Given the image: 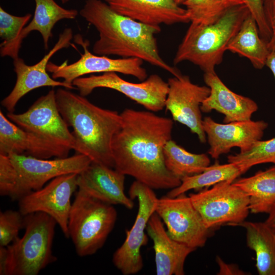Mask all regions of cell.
Here are the masks:
<instances>
[{
  "label": "cell",
  "instance_id": "obj_1",
  "mask_svg": "<svg viewBox=\"0 0 275 275\" xmlns=\"http://www.w3.org/2000/svg\"><path fill=\"white\" fill-rule=\"evenodd\" d=\"M122 125L114 135V169L153 189H173L181 180L166 167L163 150L171 140L173 120L151 111L125 109Z\"/></svg>",
  "mask_w": 275,
  "mask_h": 275
},
{
  "label": "cell",
  "instance_id": "obj_2",
  "mask_svg": "<svg viewBox=\"0 0 275 275\" xmlns=\"http://www.w3.org/2000/svg\"><path fill=\"white\" fill-rule=\"evenodd\" d=\"M79 15L98 33L94 54L135 58L162 69L174 76L181 74L160 56L155 35L160 26L150 25L122 15L102 0H86Z\"/></svg>",
  "mask_w": 275,
  "mask_h": 275
},
{
  "label": "cell",
  "instance_id": "obj_3",
  "mask_svg": "<svg viewBox=\"0 0 275 275\" xmlns=\"http://www.w3.org/2000/svg\"><path fill=\"white\" fill-rule=\"evenodd\" d=\"M59 111L73 129V149L92 162L114 169L112 143L122 125L121 114L104 109L62 87L56 91Z\"/></svg>",
  "mask_w": 275,
  "mask_h": 275
},
{
  "label": "cell",
  "instance_id": "obj_4",
  "mask_svg": "<svg viewBox=\"0 0 275 275\" xmlns=\"http://www.w3.org/2000/svg\"><path fill=\"white\" fill-rule=\"evenodd\" d=\"M249 14L242 4L231 8L213 23L191 22L178 46L174 64L188 61L204 73H215V67L222 63L229 44Z\"/></svg>",
  "mask_w": 275,
  "mask_h": 275
},
{
  "label": "cell",
  "instance_id": "obj_5",
  "mask_svg": "<svg viewBox=\"0 0 275 275\" xmlns=\"http://www.w3.org/2000/svg\"><path fill=\"white\" fill-rule=\"evenodd\" d=\"M56 224L44 212L24 215L22 237L0 247V274L37 275L55 262L52 246Z\"/></svg>",
  "mask_w": 275,
  "mask_h": 275
},
{
  "label": "cell",
  "instance_id": "obj_6",
  "mask_svg": "<svg viewBox=\"0 0 275 275\" xmlns=\"http://www.w3.org/2000/svg\"><path fill=\"white\" fill-rule=\"evenodd\" d=\"M117 218L113 205L98 200L78 189L68 218L69 238L77 254L86 257L96 253L104 244Z\"/></svg>",
  "mask_w": 275,
  "mask_h": 275
},
{
  "label": "cell",
  "instance_id": "obj_7",
  "mask_svg": "<svg viewBox=\"0 0 275 275\" xmlns=\"http://www.w3.org/2000/svg\"><path fill=\"white\" fill-rule=\"evenodd\" d=\"M189 197L210 229L225 224L237 226L250 211L249 197L230 181L221 182Z\"/></svg>",
  "mask_w": 275,
  "mask_h": 275
},
{
  "label": "cell",
  "instance_id": "obj_8",
  "mask_svg": "<svg viewBox=\"0 0 275 275\" xmlns=\"http://www.w3.org/2000/svg\"><path fill=\"white\" fill-rule=\"evenodd\" d=\"M128 194L133 200H138V213L133 226L126 231L124 242L115 252L112 259L115 266L124 275L136 274L143 268L141 249L148 242L145 230L155 212L158 200L153 189L136 180L131 184Z\"/></svg>",
  "mask_w": 275,
  "mask_h": 275
},
{
  "label": "cell",
  "instance_id": "obj_9",
  "mask_svg": "<svg viewBox=\"0 0 275 275\" xmlns=\"http://www.w3.org/2000/svg\"><path fill=\"white\" fill-rule=\"evenodd\" d=\"M72 85L84 97L98 88L116 90L153 112L165 107L169 90L168 82L157 74H152L141 82L134 83L123 79L116 72H106L78 77Z\"/></svg>",
  "mask_w": 275,
  "mask_h": 275
},
{
  "label": "cell",
  "instance_id": "obj_10",
  "mask_svg": "<svg viewBox=\"0 0 275 275\" xmlns=\"http://www.w3.org/2000/svg\"><path fill=\"white\" fill-rule=\"evenodd\" d=\"M155 212L173 239L195 250L205 244L211 229L206 226L185 193L174 198L166 196L158 199Z\"/></svg>",
  "mask_w": 275,
  "mask_h": 275
},
{
  "label": "cell",
  "instance_id": "obj_11",
  "mask_svg": "<svg viewBox=\"0 0 275 275\" xmlns=\"http://www.w3.org/2000/svg\"><path fill=\"white\" fill-rule=\"evenodd\" d=\"M7 117L26 131L58 146L73 149L74 137L59 111L53 89L39 97L26 112H8Z\"/></svg>",
  "mask_w": 275,
  "mask_h": 275
},
{
  "label": "cell",
  "instance_id": "obj_12",
  "mask_svg": "<svg viewBox=\"0 0 275 275\" xmlns=\"http://www.w3.org/2000/svg\"><path fill=\"white\" fill-rule=\"evenodd\" d=\"M75 42L84 49V53L76 62L68 64L66 61L61 65L49 62L47 71L54 79H62L66 83L73 85V80L84 75L95 73L116 72L131 75L143 81L147 78V72L143 66L144 61L135 58L113 59L91 52L89 42L80 35L75 37Z\"/></svg>",
  "mask_w": 275,
  "mask_h": 275
},
{
  "label": "cell",
  "instance_id": "obj_13",
  "mask_svg": "<svg viewBox=\"0 0 275 275\" xmlns=\"http://www.w3.org/2000/svg\"><path fill=\"white\" fill-rule=\"evenodd\" d=\"M8 156L18 174L19 200L41 188L48 181L57 177L81 173L92 162L88 156L80 153L54 159L38 158L24 154H10Z\"/></svg>",
  "mask_w": 275,
  "mask_h": 275
},
{
  "label": "cell",
  "instance_id": "obj_14",
  "mask_svg": "<svg viewBox=\"0 0 275 275\" xmlns=\"http://www.w3.org/2000/svg\"><path fill=\"white\" fill-rule=\"evenodd\" d=\"M77 174L57 177L45 186L25 195L19 201V210L23 215L41 212L51 216L69 238L68 218L71 198L78 188Z\"/></svg>",
  "mask_w": 275,
  "mask_h": 275
},
{
  "label": "cell",
  "instance_id": "obj_15",
  "mask_svg": "<svg viewBox=\"0 0 275 275\" xmlns=\"http://www.w3.org/2000/svg\"><path fill=\"white\" fill-rule=\"evenodd\" d=\"M73 31L68 28L59 36L53 47L38 63L28 65L18 57L13 60L14 71L16 81L12 90L1 101V105L9 113H13L19 100L31 91L42 87H59L68 90L76 89L73 85L59 81L50 77L48 73L47 65L50 59L60 50L69 47L72 44Z\"/></svg>",
  "mask_w": 275,
  "mask_h": 275
},
{
  "label": "cell",
  "instance_id": "obj_16",
  "mask_svg": "<svg viewBox=\"0 0 275 275\" xmlns=\"http://www.w3.org/2000/svg\"><path fill=\"white\" fill-rule=\"evenodd\" d=\"M168 83L165 107L174 121L187 126L201 143H205L206 135L202 125L201 105L209 95L210 88L195 84L188 76L182 74L169 78Z\"/></svg>",
  "mask_w": 275,
  "mask_h": 275
},
{
  "label": "cell",
  "instance_id": "obj_17",
  "mask_svg": "<svg viewBox=\"0 0 275 275\" xmlns=\"http://www.w3.org/2000/svg\"><path fill=\"white\" fill-rule=\"evenodd\" d=\"M202 125L210 146L208 153L215 159L233 147L239 148L240 152L249 150L256 142L261 140L268 126L264 121L251 120L221 124L210 117L203 119Z\"/></svg>",
  "mask_w": 275,
  "mask_h": 275
},
{
  "label": "cell",
  "instance_id": "obj_18",
  "mask_svg": "<svg viewBox=\"0 0 275 275\" xmlns=\"http://www.w3.org/2000/svg\"><path fill=\"white\" fill-rule=\"evenodd\" d=\"M70 151L23 129L0 111V154H24L49 159L68 157Z\"/></svg>",
  "mask_w": 275,
  "mask_h": 275
},
{
  "label": "cell",
  "instance_id": "obj_19",
  "mask_svg": "<svg viewBox=\"0 0 275 275\" xmlns=\"http://www.w3.org/2000/svg\"><path fill=\"white\" fill-rule=\"evenodd\" d=\"M116 12L150 25L190 22L185 8L175 0H103Z\"/></svg>",
  "mask_w": 275,
  "mask_h": 275
},
{
  "label": "cell",
  "instance_id": "obj_20",
  "mask_svg": "<svg viewBox=\"0 0 275 275\" xmlns=\"http://www.w3.org/2000/svg\"><path fill=\"white\" fill-rule=\"evenodd\" d=\"M113 169L91 162L78 175V189L105 203L131 209L133 200L124 193L125 175Z\"/></svg>",
  "mask_w": 275,
  "mask_h": 275
},
{
  "label": "cell",
  "instance_id": "obj_21",
  "mask_svg": "<svg viewBox=\"0 0 275 275\" xmlns=\"http://www.w3.org/2000/svg\"><path fill=\"white\" fill-rule=\"evenodd\" d=\"M203 78L210 93L201 105V112L216 111L225 116L224 123L251 120L258 109L253 100L230 90L216 73H204Z\"/></svg>",
  "mask_w": 275,
  "mask_h": 275
},
{
  "label": "cell",
  "instance_id": "obj_22",
  "mask_svg": "<svg viewBox=\"0 0 275 275\" xmlns=\"http://www.w3.org/2000/svg\"><path fill=\"white\" fill-rule=\"evenodd\" d=\"M163 223L155 212L150 217L146 228L153 242L156 274L183 275L185 260L195 250L173 239Z\"/></svg>",
  "mask_w": 275,
  "mask_h": 275
},
{
  "label": "cell",
  "instance_id": "obj_23",
  "mask_svg": "<svg viewBox=\"0 0 275 275\" xmlns=\"http://www.w3.org/2000/svg\"><path fill=\"white\" fill-rule=\"evenodd\" d=\"M35 9L31 22L22 30L16 41L8 48L0 50L1 57H9L13 60L19 57L23 40L33 31L41 35L45 49L48 48L49 39L52 38L55 24L63 19H74L79 14L74 9H65L54 0H34Z\"/></svg>",
  "mask_w": 275,
  "mask_h": 275
},
{
  "label": "cell",
  "instance_id": "obj_24",
  "mask_svg": "<svg viewBox=\"0 0 275 275\" xmlns=\"http://www.w3.org/2000/svg\"><path fill=\"white\" fill-rule=\"evenodd\" d=\"M246 230L248 246L256 254L260 275H275V232L265 222L243 221L237 226Z\"/></svg>",
  "mask_w": 275,
  "mask_h": 275
},
{
  "label": "cell",
  "instance_id": "obj_25",
  "mask_svg": "<svg viewBox=\"0 0 275 275\" xmlns=\"http://www.w3.org/2000/svg\"><path fill=\"white\" fill-rule=\"evenodd\" d=\"M227 50L248 59L258 69L266 65L269 53L267 43L261 37L255 20L250 13L229 44Z\"/></svg>",
  "mask_w": 275,
  "mask_h": 275
},
{
  "label": "cell",
  "instance_id": "obj_26",
  "mask_svg": "<svg viewBox=\"0 0 275 275\" xmlns=\"http://www.w3.org/2000/svg\"><path fill=\"white\" fill-rule=\"evenodd\" d=\"M233 183L249 197L251 212L268 213L275 205V166Z\"/></svg>",
  "mask_w": 275,
  "mask_h": 275
},
{
  "label": "cell",
  "instance_id": "obj_27",
  "mask_svg": "<svg viewBox=\"0 0 275 275\" xmlns=\"http://www.w3.org/2000/svg\"><path fill=\"white\" fill-rule=\"evenodd\" d=\"M241 174L239 168L234 163L221 164L216 162L199 174L182 178L180 185L171 189L167 196L174 198L189 190L208 187L222 181L233 182Z\"/></svg>",
  "mask_w": 275,
  "mask_h": 275
},
{
  "label": "cell",
  "instance_id": "obj_28",
  "mask_svg": "<svg viewBox=\"0 0 275 275\" xmlns=\"http://www.w3.org/2000/svg\"><path fill=\"white\" fill-rule=\"evenodd\" d=\"M163 155L167 168L181 180L202 172L210 163L206 154L190 153L172 139L167 143Z\"/></svg>",
  "mask_w": 275,
  "mask_h": 275
},
{
  "label": "cell",
  "instance_id": "obj_29",
  "mask_svg": "<svg viewBox=\"0 0 275 275\" xmlns=\"http://www.w3.org/2000/svg\"><path fill=\"white\" fill-rule=\"evenodd\" d=\"M242 4L240 0H184L182 5L185 7L190 22L208 24Z\"/></svg>",
  "mask_w": 275,
  "mask_h": 275
},
{
  "label": "cell",
  "instance_id": "obj_30",
  "mask_svg": "<svg viewBox=\"0 0 275 275\" xmlns=\"http://www.w3.org/2000/svg\"><path fill=\"white\" fill-rule=\"evenodd\" d=\"M228 161L238 166L242 174L257 164H275V138L256 142L248 151L228 156Z\"/></svg>",
  "mask_w": 275,
  "mask_h": 275
},
{
  "label": "cell",
  "instance_id": "obj_31",
  "mask_svg": "<svg viewBox=\"0 0 275 275\" xmlns=\"http://www.w3.org/2000/svg\"><path fill=\"white\" fill-rule=\"evenodd\" d=\"M32 17L30 13L13 15L0 7V37L3 40L0 50L8 48L16 41Z\"/></svg>",
  "mask_w": 275,
  "mask_h": 275
},
{
  "label": "cell",
  "instance_id": "obj_32",
  "mask_svg": "<svg viewBox=\"0 0 275 275\" xmlns=\"http://www.w3.org/2000/svg\"><path fill=\"white\" fill-rule=\"evenodd\" d=\"M24 218L19 210L0 212V246H7L18 237L20 230L24 228Z\"/></svg>",
  "mask_w": 275,
  "mask_h": 275
},
{
  "label": "cell",
  "instance_id": "obj_33",
  "mask_svg": "<svg viewBox=\"0 0 275 275\" xmlns=\"http://www.w3.org/2000/svg\"><path fill=\"white\" fill-rule=\"evenodd\" d=\"M0 195L19 200L17 172L8 156L0 154Z\"/></svg>",
  "mask_w": 275,
  "mask_h": 275
},
{
  "label": "cell",
  "instance_id": "obj_34",
  "mask_svg": "<svg viewBox=\"0 0 275 275\" xmlns=\"http://www.w3.org/2000/svg\"><path fill=\"white\" fill-rule=\"evenodd\" d=\"M248 8L250 14L255 20L261 38L267 43L271 37L262 0H240Z\"/></svg>",
  "mask_w": 275,
  "mask_h": 275
},
{
  "label": "cell",
  "instance_id": "obj_35",
  "mask_svg": "<svg viewBox=\"0 0 275 275\" xmlns=\"http://www.w3.org/2000/svg\"><path fill=\"white\" fill-rule=\"evenodd\" d=\"M263 6L266 17L270 28L271 37L267 43L269 51L275 50V0H264Z\"/></svg>",
  "mask_w": 275,
  "mask_h": 275
},
{
  "label": "cell",
  "instance_id": "obj_36",
  "mask_svg": "<svg viewBox=\"0 0 275 275\" xmlns=\"http://www.w3.org/2000/svg\"><path fill=\"white\" fill-rule=\"evenodd\" d=\"M216 261L219 266L218 274H245L237 266L225 263L219 257L217 256Z\"/></svg>",
  "mask_w": 275,
  "mask_h": 275
},
{
  "label": "cell",
  "instance_id": "obj_37",
  "mask_svg": "<svg viewBox=\"0 0 275 275\" xmlns=\"http://www.w3.org/2000/svg\"><path fill=\"white\" fill-rule=\"evenodd\" d=\"M265 66L271 70L275 79V50L269 52Z\"/></svg>",
  "mask_w": 275,
  "mask_h": 275
},
{
  "label": "cell",
  "instance_id": "obj_38",
  "mask_svg": "<svg viewBox=\"0 0 275 275\" xmlns=\"http://www.w3.org/2000/svg\"><path fill=\"white\" fill-rule=\"evenodd\" d=\"M268 214V217L265 223L275 232V205Z\"/></svg>",
  "mask_w": 275,
  "mask_h": 275
},
{
  "label": "cell",
  "instance_id": "obj_39",
  "mask_svg": "<svg viewBox=\"0 0 275 275\" xmlns=\"http://www.w3.org/2000/svg\"><path fill=\"white\" fill-rule=\"evenodd\" d=\"M62 4H66L69 2L70 0H60Z\"/></svg>",
  "mask_w": 275,
  "mask_h": 275
},
{
  "label": "cell",
  "instance_id": "obj_40",
  "mask_svg": "<svg viewBox=\"0 0 275 275\" xmlns=\"http://www.w3.org/2000/svg\"><path fill=\"white\" fill-rule=\"evenodd\" d=\"M262 1H263H263H264V0H262Z\"/></svg>",
  "mask_w": 275,
  "mask_h": 275
}]
</instances>
